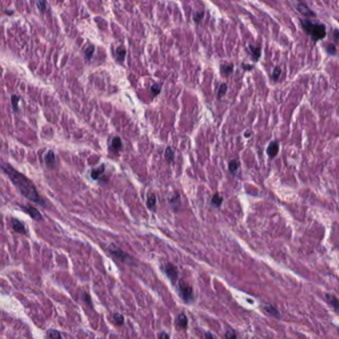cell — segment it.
I'll return each mask as SVG.
<instances>
[{
    "instance_id": "8",
    "label": "cell",
    "mask_w": 339,
    "mask_h": 339,
    "mask_svg": "<svg viewBox=\"0 0 339 339\" xmlns=\"http://www.w3.org/2000/svg\"><path fill=\"white\" fill-rule=\"evenodd\" d=\"M263 310H265L268 314L274 316V317H280V312H279L277 308L275 306H273L272 304H269V303L264 304Z\"/></svg>"
},
{
    "instance_id": "30",
    "label": "cell",
    "mask_w": 339,
    "mask_h": 339,
    "mask_svg": "<svg viewBox=\"0 0 339 339\" xmlns=\"http://www.w3.org/2000/svg\"><path fill=\"white\" fill-rule=\"evenodd\" d=\"M93 52H94V47H92V46H90V47H88L87 49H86L85 50V56H86V58L87 59H90L92 56V55H93Z\"/></svg>"
},
{
    "instance_id": "5",
    "label": "cell",
    "mask_w": 339,
    "mask_h": 339,
    "mask_svg": "<svg viewBox=\"0 0 339 339\" xmlns=\"http://www.w3.org/2000/svg\"><path fill=\"white\" fill-rule=\"evenodd\" d=\"M22 208H23L24 211L27 214H29V215L31 216L34 220H42L43 219V216H42V214H41V212L38 209H36L34 206L26 204V205L22 206Z\"/></svg>"
},
{
    "instance_id": "19",
    "label": "cell",
    "mask_w": 339,
    "mask_h": 339,
    "mask_svg": "<svg viewBox=\"0 0 339 339\" xmlns=\"http://www.w3.org/2000/svg\"><path fill=\"white\" fill-rule=\"evenodd\" d=\"M233 70V66L232 65H225V66H222L221 67V71L222 74H225V75H228L232 73Z\"/></svg>"
},
{
    "instance_id": "36",
    "label": "cell",
    "mask_w": 339,
    "mask_h": 339,
    "mask_svg": "<svg viewBox=\"0 0 339 339\" xmlns=\"http://www.w3.org/2000/svg\"><path fill=\"white\" fill-rule=\"evenodd\" d=\"M334 35H335V40L336 41H339V33L337 31L334 32Z\"/></svg>"
},
{
    "instance_id": "24",
    "label": "cell",
    "mask_w": 339,
    "mask_h": 339,
    "mask_svg": "<svg viewBox=\"0 0 339 339\" xmlns=\"http://www.w3.org/2000/svg\"><path fill=\"white\" fill-rule=\"evenodd\" d=\"M226 89H227V85H226L225 84H222L221 85H220V87H219V89H218V97H222L225 94V92H226Z\"/></svg>"
},
{
    "instance_id": "27",
    "label": "cell",
    "mask_w": 339,
    "mask_h": 339,
    "mask_svg": "<svg viewBox=\"0 0 339 339\" xmlns=\"http://www.w3.org/2000/svg\"><path fill=\"white\" fill-rule=\"evenodd\" d=\"M160 90H161L160 84H153L152 86H151V91H152V93L154 94V95H157V94L160 92Z\"/></svg>"
},
{
    "instance_id": "14",
    "label": "cell",
    "mask_w": 339,
    "mask_h": 339,
    "mask_svg": "<svg viewBox=\"0 0 339 339\" xmlns=\"http://www.w3.org/2000/svg\"><path fill=\"white\" fill-rule=\"evenodd\" d=\"M147 205L149 208H154L156 205V195L154 193H149L147 197Z\"/></svg>"
},
{
    "instance_id": "33",
    "label": "cell",
    "mask_w": 339,
    "mask_h": 339,
    "mask_svg": "<svg viewBox=\"0 0 339 339\" xmlns=\"http://www.w3.org/2000/svg\"><path fill=\"white\" fill-rule=\"evenodd\" d=\"M158 339H169V335L165 332H161L158 336Z\"/></svg>"
},
{
    "instance_id": "31",
    "label": "cell",
    "mask_w": 339,
    "mask_h": 339,
    "mask_svg": "<svg viewBox=\"0 0 339 339\" xmlns=\"http://www.w3.org/2000/svg\"><path fill=\"white\" fill-rule=\"evenodd\" d=\"M37 5L39 7V9H41L42 11H45V9H46V2H45V0H39Z\"/></svg>"
},
{
    "instance_id": "17",
    "label": "cell",
    "mask_w": 339,
    "mask_h": 339,
    "mask_svg": "<svg viewBox=\"0 0 339 339\" xmlns=\"http://www.w3.org/2000/svg\"><path fill=\"white\" fill-rule=\"evenodd\" d=\"M48 337L50 339H62V335L58 330H49L48 331Z\"/></svg>"
},
{
    "instance_id": "15",
    "label": "cell",
    "mask_w": 339,
    "mask_h": 339,
    "mask_svg": "<svg viewBox=\"0 0 339 339\" xmlns=\"http://www.w3.org/2000/svg\"><path fill=\"white\" fill-rule=\"evenodd\" d=\"M103 173H104V166L101 165L100 168L95 169V170H92V172H91V178L93 180H97L101 175L103 174Z\"/></svg>"
},
{
    "instance_id": "26",
    "label": "cell",
    "mask_w": 339,
    "mask_h": 339,
    "mask_svg": "<svg viewBox=\"0 0 339 339\" xmlns=\"http://www.w3.org/2000/svg\"><path fill=\"white\" fill-rule=\"evenodd\" d=\"M223 339H237V337L234 331H227V332H225Z\"/></svg>"
},
{
    "instance_id": "34",
    "label": "cell",
    "mask_w": 339,
    "mask_h": 339,
    "mask_svg": "<svg viewBox=\"0 0 339 339\" xmlns=\"http://www.w3.org/2000/svg\"><path fill=\"white\" fill-rule=\"evenodd\" d=\"M202 17V13H197L195 14V17H194V20L197 21V22H199V19H200Z\"/></svg>"
},
{
    "instance_id": "23",
    "label": "cell",
    "mask_w": 339,
    "mask_h": 339,
    "mask_svg": "<svg viewBox=\"0 0 339 339\" xmlns=\"http://www.w3.org/2000/svg\"><path fill=\"white\" fill-rule=\"evenodd\" d=\"M251 51H252V55H253L254 60H258L260 55H261V52H260V48H252L250 47Z\"/></svg>"
},
{
    "instance_id": "16",
    "label": "cell",
    "mask_w": 339,
    "mask_h": 339,
    "mask_svg": "<svg viewBox=\"0 0 339 339\" xmlns=\"http://www.w3.org/2000/svg\"><path fill=\"white\" fill-rule=\"evenodd\" d=\"M165 158H166V160H167L168 162H173V161H174L175 153H174V150H173L171 147H168V148L166 149Z\"/></svg>"
},
{
    "instance_id": "38",
    "label": "cell",
    "mask_w": 339,
    "mask_h": 339,
    "mask_svg": "<svg viewBox=\"0 0 339 339\" xmlns=\"http://www.w3.org/2000/svg\"><path fill=\"white\" fill-rule=\"evenodd\" d=\"M0 223H1V217H0Z\"/></svg>"
},
{
    "instance_id": "32",
    "label": "cell",
    "mask_w": 339,
    "mask_h": 339,
    "mask_svg": "<svg viewBox=\"0 0 339 339\" xmlns=\"http://www.w3.org/2000/svg\"><path fill=\"white\" fill-rule=\"evenodd\" d=\"M327 52H328V54L330 55H334L335 53H336V48L334 47V45H328V47H327Z\"/></svg>"
},
{
    "instance_id": "9",
    "label": "cell",
    "mask_w": 339,
    "mask_h": 339,
    "mask_svg": "<svg viewBox=\"0 0 339 339\" xmlns=\"http://www.w3.org/2000/svg\"><path fill=\"white\" fill-rule=\"evenodd\" d=\"M325 297H326V300L328 301V303L334 308V310L337 311L339 313V300L332 295H328V293L325 296Z\"/></svg>"
},
{
    "instance_id": "4",
    "label": "cell",
    "mask_w": 339,
    "mask_h": 339,
    "mask_svg": "<svg viewBox=\"0 0 339 339\" xmlns=\"http://www.w3.org/2000/svg\"><path fill=\"white\" fill-rule=\"evenodd\" d=\"M108 250H109V252H110V253L113 256H115L116 258L120 259L122 262H129V263L131 262V257H130V256L127 255L125 252H123L121 249H120V248H118L117 246H116V245L111 244L110 246L108 247Z\"/></svg>"
},
{
    "instance_id": "12",
    "label": "cell",
    "mask_w": 339,
    "mask_h": 339,
    "mask_svg": "<svg viewBox=\"0 0 339 339\" xmlns=\"http://www.w3.org/2000/svg\"><path fill=\"white\" fill-rule=\"evenodd\" d=\"M13 229L16 232H19L21 233V234H26V229H25V226L24 224L22 223L20 220L18 219H13Z\"/></svg>"
},
{
    "instance_id": "37",
    "label": "cell",
    "mask_w": 339,
    "mask_h": 339,
    "mask_svg": "<svg viewBox=\"0 0 339 339\" xmlns=\"http://www.w3.org/2000/svg\"><path fill=\"white\" fill-rule=\"evenodd\" d=\"M250 135H251V133H250V132H246V133H245V136H246V137L250 136Z\"/></svg>"
},
{
    "instance_id": "25",
    "label": "cell",
    "mask_w": 339,
    "mask_h": 339,
    "mask_svg": "<svg viewBox=\"0 0 339 339\" xmlns=\"http://www.w3.org/2000/svg\"><path fill=\"white\" fill-rule=\"evenodd\" d=\"M19 100H20V97H19L18 95H12V97H11V101H12V105H13V107H14V109H18V102H19Z\"/></svg>"
},
{
    "instance_id": "1",
    "label": "cell",
    "mask_w": 339,
    "mask_h": 339,
    "mask_svg": "<svg viewBox=\"0 0 339 339\" xmlns=\"http://www.w3.org/2000/svg\"><path fill=\"white\" fill-rule=\"evenodd\" d=\"M2 169L4 173L9 176L11 182L17 187V190L24 195V197L31 200L33 202L37 203L40 205H45L44 199L40 197V194L38 193L36 187H34V184L28 178H26L24 175H22L21 173H19L17 170H15L9 165L2 166Z\"/></svg>"
},
{
    "instance_id": "13",
    "label": "cell",
    "mask_w": 339,
    "mask_h": 339,
    "mask_svg": "<svg viewBox=\"0 0 339 339\" xmlns=\"http://www.w3.org/2000/svg\"><path fill=\"white\" fill-rule=\"evenodd\" d=\"M297 10L300 11V12L303 14V15H306V16H313V12H312V11L308 8V7L306 5V4H303V3H299V4H297Z\"/></svg>"
},
{
    "instance_id": "6",
    "label": "cell",
    "mask_w": 339,
    "mask_h": 339,
    "mask_svg": "<svg viewBox=\"0 0 339 339\" xmlns=\"http://www.w3.org/2000/svg\"><path fill=\"white\" fill-rule=\"evenodd\" d=\"M165 272L167 274V276L171 279L172 282H175L178 278V270L173 264H167L165 267Z\"/></svg>"
},
{
    "instance_id": "3",
    "label": "cell",
    "mask_w": 339,
    "mask_h": 339,
    "mask_svg": "<svg viewBox=\"0 0 339 339\" xmlns=\"http://www.w3.org/2000/svg\"><path fill=\"white\" fill-rule=\"evenodd\" d=\"M179 291H180V295L183 297V300L184 301H190L193 300V289H191L190 286H188L187 282H184L183 281L180 282L179 284Z\"/></svg>"
},
{
    "instance_id": "20",
    "label": "cell",
    "mask_w": 339,
    "mask_h": 339,
    "mask_svg": "<svg viewBox=\"0 0 339 339\" xmlns=\"http://www.w3.org/2000/svg\"><path fill=\"white\" fill-rule=\"evenodd\" d=\"M116 54H117V58L119 61H123L124 56H125V54H126V51L123 47H119L117 50H116Z\"/></svg>"
},
{
    "instance_id": "35",
    "label": "cell",
    "mask_w": 339,
    "mask_h": 339,
    "mask_svg": "<svg viewBox=\"0 0 339 339\" xmlns=\"http://www.w3.org/2000/svg\"><path fill=\"white\" fill-rule=\"evenodd\" d=\"M205 339H214V337L210 332H206L205 333Z\"/></svg>"
},
{
    "instance_id": "18",
    "label": "cell",
    "mask_w": 339,
    "mask_h": 339,
    "mask_svg": "<svg viewBox=\"0 0 339 339\" xmlns=\"http://www.w3.org/2000/svg\"><path fill=\"white\" fill-rule=\"evenodd\" d=\"M112 147H113V149L116 150V151H118V150L121 149L122 142H121V140H120L119 137L113 138V140H112Z\"/></svg>"
},
{
    "instance_id": "2",
    "label": "cell",
    "mask_w": 339,
    "mask_h": 339,
    "mask_svg": "<svg viewBox=\"0 0 339 339\" xmlns=\"http://www.w3.org/2000/svg\"><path fill=\"white\" fill-rule=\"evenodd\" d=\"M300 24L303 26V28L310 34L314 41L321 40L326 36L324 25L314 24L313 22H311L310 20H300Z\"/></svg>"
},
{
    "instance_id": "7",
    "label": "cell",
    "mask_w": 339,
    "mask_h": 339,
    "mask_svg": "<svg viewBox=\"0 0 339 339\" xmlns=\"http://www.w3.org/2000/svg\"><path fill=\"white\" fill-rule=\"evenodd\" d=\"M279 153V144L278 142L276 141H273L271 142L269 146H268V149H267V154L269 155L270 158H275Z\"/></svg>"
},
{
    "instance_id": "11",
    "label": "cell",
    "mask_w": 339,
    "mask_h": 339,
    "mask_svg": "<svg viewBox=\"0 0 339 339\" xmlns=\"http://www.w3.org/2000/svg\"><path fill=\"white\" fill-rule=\"evenodd\" d=\"M176 326L182 329H186L187 327V317L184 313H180L176 317Z\"/></svg>"
},
{
    "instance_id": "10",
    "label": "cell",
    "mask_w": 339,
    "mask_h": 339,
    "mask_svg": "<svg viewBox=\"0 0 339 339\" xmlns=\"http://www.w3.org/2000/svg\"><path fill=\"white\" fill-rule=\"evenodd\" d=\"M45 162H46V164L48 167L50 168H53L56 164V157H55V154L53 152L52 150L48 151L46 153V156H45Z\"/></svg>"
},
{
    "instance_id": "21",
    "label": "cell",
    "mask_w": 339,
    "mask_h": 339,
    "mask_svg": "<svg viewBox=\"0 0 339 339\" xmlns=\"http://www.w3.org/2000/svg\"><path fill=\"white\" fill-rule=\"evenodd\" d=\"M222 201H223V198H222L221 197L218 193H215L213 195V197H212V203L214 205H216V206H219L221 203H222Z\"/></svg>"
},
{
    "instance_id": "22",
    "label": "cell",
    "mask_w": 339,
    "mask_h": 339,
    "mask_svg": "<svg viewBox=\"0 0 339 339\" xmlns=\"http://www.w3.org/2000/svg\"><path fill=\"white\" fill-rule=\"evenodd\" d=\"M113 319H114V321L117 323L118 325L123 324V322H124L123 315H121L120 313H114V315H113Z\"/></svg>"
},
{
    "instance_id": "29",
    "label": "cell",
    "mask_w": 339,
    "mask_h": 339,
    "mask_svg": "<svg viewBox=\"0 0 339 339\" xmlns=\"http://www.w3.org/2000/svg\"><path fill=\"white\" fill-rule=\"evenodd\" d=\"M280 75H281V69H280V67H276V69H275L274 71H273V78H274V80H278L279 77H280Z\"/></svg>"
},
{
    "instance_id": "28",
    "label": "cell",
    "mask_w": 339,
    "mask_h": 339,
    "mask_svg": "<svg viewBox=\"0 0 339 339\" xmlns=\"http://www.w3.org/2000/svg\"><path fill=\"white\" fill-rule=\"evenodd\" d=\"M239 167V164L237 163L236 161H231L230 163H229V170H230L231 172H235L237 169Z\"/></svg>"
}]
</instances>
